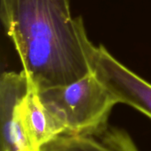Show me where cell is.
<instances>
[{
    "label": "cell",
    "instance_id": "1",
    "mask_svg": "<svg viewBox=\"0 0 151 151\" xmlns=\"http://www.w3.org/2000/svg\"><path fill=\"white\" fill-rule=\"evenodd\" d=\"M5 32L22 70L38 91L70 84L92 72L89 41L69 0H0Z\"/></svg>",
    "mask_w": 151,
    "mask_h": 151
},
{
    "label": "cell",
    "instance_id": "2",
    "mask_svg": "<svg viewBox=\"0 0 151 151\" xmlns=\"http://www.w3.org/2000/svg\"><path fill=\"white\" fill-rule=\"evenodd\" d=\"M41 101L61 123L64 134L97 135L108 128L117 99L93 72L65 86L38 91Z\"/></svg>",
    "mask_w": 151,
    "mask_h": 151
},
{
    "label": "cell",
    "instance_id": "3",
    "mask_svg": "<svg viewBox=\"0 0 151 151\" xmlns=\"http://www.w3.org/2000/svg\"><path fill=\"white\" fill-rule=\"evenodd\" d=\"M91 69L117 99L151 119V84L116 60L102 44L94 46Z\"/></svg>",
    "mask_w": 151,
    "mask_h": 151
},
{
    "label": "cell",
    "instance_id": "4",
    "mask_svg": "<svg viewBox=\"0 0 151 151\" xmlns=\"http://www.w3.org/2000/svg\"><path fill=\"white\" fill-rule=\"evenodd\" d=\"M29 86V78L19 72H4L0 78L1 151H32L22 125L20 103Z\"/></svg>",
    "mask_w": 151,
    "mask_h": 151
},
{
    "label": "cell",
    "instance_id": "5",
    "mask_svg": "<svg viewBox=\"0 0 151 151\" xmlns=\"http://www.w3.org/2000/svg\"><path fill=\"white\" fill-rule=\"evenodd\" d=\"M20 112L32 151H41L44 146L65 134L63 126L42 103L38 88L29 78L27 91L20 103Z\"/></svg>",
    "mask_w": 151,
    "mask_h": 151
},
{
    "label": "cell",
    "instance_id": "6",
    "mask_svg": "<svg viewBox=\"0 0 151 151\" xmlns=\"http://www.w3.org/2000/svg\"><path fill=\"white\" fill-rule=\"evenodd\" d=\"M41 151H139L129 134L123 129L108 127L97 135L62 134Z\"/></svg>",
    "mask_w": 151,
    "mask_h": 151
}]
</instances>
